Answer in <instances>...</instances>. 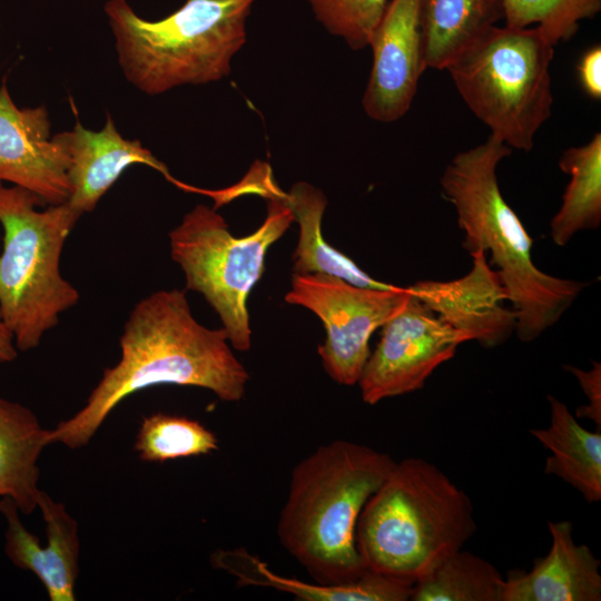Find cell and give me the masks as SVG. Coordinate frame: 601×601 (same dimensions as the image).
Segmentation results:
<instances>
[{"mask_svg": "<svg viewBox=\"0 0 601 601\" xmlns=\"http://www.w3.org/2000/svg\"><path fill=\"white\" fill-rule=\"evenodd\" d=\"M284 199L299 226L298 243L292 257L293 273L326 274L368 288L390 289L395 286L371 277L347 255L325 240L322 219L327 199L322 190L306 181H298L285 193Z\"/></svg>", "mask_w": 601, "mask_h": 601, "instance_id": "44dd1931", "label": "cell"}, {"mask_svg": "<svg viewBox=\"0 0 601 601\" xmlns=\"http://www.w3.org/2000/svg\"><path fill=\"white\" fill-rule=\"evenodd\" d=\"M407 287H361L326 274L292 275L285 302L321 318L326 331L317 353L326 373L338 384L358 383L370 357V338L405 303Z\"/></svg>", "mask_w": 601, "mask_h": 601, "instance_id": "9c48e42d", "label": "cell"}, {"mask_svg": "<svg viewBox=\"0 0 601 601\" xmlns=\"http://www.w3.org/2000/svg\"><path fill=\"white\" fill-rule=\"evenodd\" d=\"M511 152L490 135L484 142L456 154L440 185L456 210L463 248L490 253V265L497 267L516 312V336L531 342L560 321L588 283L546 274L532 260L533 240L504 199L496 176L499 164Z\"/></svg>", "mask_w": 601, "mask_h": 601, "instance_id": "7a4b0ae2", "label": "cell"}, {"mask_svg": "<svg viewBox=\"0 0 601 601\" xmlns=\"http://www.w3.org/2000/svg\"><path fill=\"white\" fill-rule=\"evenodd\" d=\"M475 531L471 497L435 464L408 457L365 503L356 546L366 570L413 585Z\"/></svg>", "mask_w": 601, "mask_h": 601, "instance_id": "277c9868", "label": "cell"}, {"mask_svg": "<svg viewBox=\"0 0 601 601\" xmlns=\"http://www.w3.org/2000/svg\"><path fill=\"white\" fill-rule=\"evenodd\" d=\"M559 168L570 176L562 203L550 221V236L556 246L566 245L582 230L601 223V132L582 146L563 151Z\"/></svg>", "mask_w": 601, "mask_h": 601, "instance_id": "7402d4cb", "label": "cell"}, {"mask_svg": "<svg viewBox=\"0 0 601 601\" xmlns=\"http://www.w3.org/2000/svg\"><path fill=\"white\" fill-rule=\"evenodd\" d=\"M119 344V362L104 371L80 411L49 430V444L87 445L120 402L155 385L201 387L225 402H238L245 394L249 374L226 331L198 323L185 290H158L139 300Z\"/></svg>", "mask_w": 601, "mask_h": 601, "instance_id": "6da1fadb", "label": "cell"}, {"mask_svg": "<svg viewBox=\"0 0 601 601\" xmlns=\"http://www.w3.org/2000/svg\"><path fill=\"white\" fill-rule=\"evenodd\" d=\"M421 3L391 0L371 39L373 61L362 106L375 121L393 122L410 110L426 69Z\"/></svg>", "mask_w": 601, "mask_h": 601, "instance_id": "7c38bea8", "label": "cell"}, {"mask_svg": "<svg viewBox=\"0 0 601 601\" xmlns=\"http://www.w3.org/2000/svg\"><path fill=\"white\" fill-rule=\"evenodd\" d=\"M408 289V288H407ZM470 337L443 322L410 290L403 306L382 326L358 385L366 404L415 392Z\"/></svg>", "mask_w": 601, "mask_h": 601, "instance_id": "30bf717a", "label": "cell"}, {"mask_svg": "<svg viewBox=\"0 0 601 601\" xmlns=\"http://www.w3.org/2000/svg\"><path fill=\"white\" fill-rule=\"evenodd\" d=\"M210 564L233 575L239 587L272 588L303 601H406L413 587L368 570L345 583L305 582L273 572L266 562L244 548L214 551Z\"/></svg>", "mask_w": 601, "mask_h": 601, "instance_id": "e0dca14e", "label": "cell"}, {"mask_svg": "<svg viewBox=\"0 0 601 601\" xmlns=\"http://www.w3.org/2000/svg\"><path fill=\"white\" fill-rule=\"evenodd\" d=\"M46 522L47 544L29 532L10 497L0 499V512L7 521L4 551L18 568L37 575L51 601H75L78 577L79 539L76 520L65 505L40 490L37 500Z\"/></svg>", "mask_w": 601, "mask_h": 601, "instance_id": "5bb4252c", "label": "cell"}, {"mask_svg": "<svg viewBox=\"0 0 601 601\" xmlns=\"http://www.w3.org/2000/svg\"><path fill=\"white\" fill-rule=\"evenodd\" d=\"M255 1L186 0L156 21L139 17L127 0H108L104 10L126 79L157 96L227 77L233 57L246 42V20Z\"/></svg>", "mask_w": 601, "mask_h": 601, "instance_id": "5b68a950", "label": "cell"}, {"mask_svg": "<svg viewBox=\"0 0 601 601\" xmlns=\"http://www.w3.org/2000/svg\"><path fill=\"white\" fill-rule=\"evenodd\" d=\"M69 166L61 132L51 136L46 107L19 108L3 80L0 86V183L32 191L43 204L60 205L68 201L72 193Z\"/></svg>", "mask_w": 601, "mask_h": 601, "instance_id": "8fae6325", "label": "cell"}, {"mask_svg": "<svg viewBox=\"0 0 601 601\" xmlns=\"http://www.w3.org/2000/svg\"><path fill=\"white\" fill-rule=\"evenodd\" d=\"M61 136L70 158L68 177L72 193L67 203L80 217L96 208L101 197L131 165H146L169 181L175 180L166 165L140 140H129L120 135L109 114L99 131L89 130L77 121L72 130L62 131Z\"/></svg>", "mask_w": 601, "mask_h": 601, "instance_id": "9a60e30c", "label": "cell"}, {"mask_svg": "<svg viewBox=\"0 0 601 601\" xmlns=\"http://www.w3.org/2000/svg\"><path fill=\"white\" fill-rule=\"evenodd\" d=\"M502 19L501 0H422L426 69L445 70Z\"/></svg>", "mask_w": 601, "mask_h": 601, "instance_id": "ffe728a7", "label": "cell"}, {"mask_svg": "<svg viewBox=\"0 0 601 601\" xmlns=\"http://www.w3.org/2000/svg\"><path fill=\"white\" fill-rule=\"evenodd\" d=\"M17 355L13 335L0 317V363L12 362Z\"/></svg>", "mask_w": 601, "mask_h": 601, "instance_id": "f1b7e54d", "label": "cell"}, {"mask_svg": "<svg viewBox=\"0 0 601 601\" xmlns=\"http://www.w3.org/2000/svg\"><path fill=\"white\" fill-rule=\"evenodd\" d=\"M578 79L584 93L593 100L601 99V46L588 48L578 65Z\"/></svg>", "mask_w": 601, "mask_h": 601, "instance_id": "83f0119b", "label": "cell"}, {"mask_svg": "<svg viewBox=\"0 0 601 601\" xmlns=\"http://www.w3.org/2000/svg\"><path fill=\"white\" fill-rule=\"evenodd\" d=\"M551 546L530 571H511L503 601H600L601 561L573 539L571 521L548 522Z\"/></svg>", "mask_w": 601, "mask_h": 601, "instance_id": "2e32d148", "label": "cell"}, {"mask_svg": "<svg viewBox=\"0 0 601 601\" xmlns=\"http://www.w3.org/2000/svg\"><path fill=\"white\" fill-rule=\"evenodd\" d=\"M147 462L207 455L218 450L216 435L196 420L156 413L142 420L134 446Z\"/></svg>", "mask_w": 601, "mask_h": 601, "instance_id": "cb8c5ba5", "label": "cell"}, {"mask_svg": "<svg viewBox=\"0 0 601 601\" xmlns=\"http://www.w3.org/2000/svg\"><path fill=\"white\" fill-rule=\"evenodd\" d=\"M505 579L487 560L462 549L412 587L413 601H503Z\"/></svg>", "mask_w": 601, "mask_h": 601, "instance_id": "603a6c76", "label": "cell"}, {"mask_svg": "<svg viewBox=\"0 0 601 601\" xmlns=\"http://www.w3.org/2000/svg\"><path fill=\"white\" fill-rule=\"evenodd\" d=\"M40 205L32 191L0 185V317L22 352L36 348L79 300L61 276L60 257L80 216L67 201L37 210Z\"/></svg>", "mask_w": 601, "mask_h": 601, "instance_id": "8992f818", "label": "cell"}, {"mask_svg": "<svg viewBox=\"0 0 601 601\" xmlns=\"http://www.w3.org/2000/svg\"><path fill=\"white\" fill-rule=\"evenodd\" d=\"M549 425L531 428V435L550 451L544 473L555 475L582 494L589 503L601 500V430L588 431L568 406L548 395Z\"/></svg>", "mask_w": 601, "mask_h": 601, "instance_id": "ac0fdd59", "label": "cell"}, {"mask_svg": "<svg viewBox=\"0 0 601 601\" xmlns=\"http://www.w3.org/2000/svg\"><path fill=\"white\" fill-rule=\"evenodd\" d=\"M553 56L554 47L536 27L495 26L445 70L490 135L529 151L552 112Z\"/></svg>", "mask_w": 601, "mask_h": 601, "instance_id": "52a82bcc", "label": "cell"}, {"mask_svg": "<svg viewBox=\"0 0 601 601\" xmlns=\"http://www.w3.org/2000/svg\"><path fill=\"white\" fill-rule=\"evenodd\" d=\"M284 195L279 189L266 198V218L244 237L233 236L223 216L203 204L169 233L171 258L184 272L186 289L204 296L218 314L231 347L242 352L252 345L249 294L265 272L269 247L295 221Z\"/></svg>", "mask_w": 601, "mask_h": 601, "instance_id": "ba28073f", "label": "cell"}, {"mask_svg": "<svg viewBox=\"0 0 601 601\" xmlns=\"http://www.w3.org/2000/svg\"><path fill=\"white\" fill-rule=\"evenodd\" d=\"M48 435L31 410L0 397V499L10 497L24 514L37 508V463Z\"/></svg>", "mask_w": 601, "mask_h": 601, "instance_id": "d6986e66", "label": "cell"}, {"mask_svg": "<svg viewBox=\"0 0 601 601\" xmlns=\"http://www.w3.org/2000/svg\"><path fill=\"white\" fill-rule=\"evenodd\" d=\"M506 27L528 28L531 24L555 47L569 41L580 23L601 11V0H501Z\"/></svg>", "mask_w": 601, "mask_h": 601, "instance_id": "d4e9b609", "label": "cell"}, {"mask_svg": "<svg viewBox=\"0 0 601 601\" xmlns=\"http://www.w3.org/2000/svg\"><path fill=\"white\" fill-rule=\"evenodd\" d=\"M395 462L367 445L335 440L294 466L277 536L315 582L345 583L366 572L356 546L358 516Z\"/></svg>", "mask_w": 601, "mask_h": 601, "instance_id": "3957f363", "label": "cell"}, {"mask_svg": "<svg viewBox=\"0 0 601 601\" xmlns=\"http://www.w3.org/2000/svg\"><path fill=\"white\" fill-rule=\"evenodd\" d=\"M472 267L452 280H418L408 290L437 317L485 348L502 345L515 332L516 312L505 306L506 290L486 253H470Z\"/></svg>", "mask_w": 601, "mask_h": 601, "instance_id": "4fadbf2b", "label": "cell"}, {"mask_svg": "<svg viewBox=\"0 0 601 601\" xmlns=\"http://www.w3.org/2000/svg\"><path fill=\"white\" fill-rule=\"evenodd\" d=\"M563 368L571 373L581 386L588 403L577 407L574 416L577 418L591 420L597 430H601V364L592 363L589 371L574 365L565 364Z\"/></svg>", "mask_w": 601, "mask_h": 601, "instance_id": "4316f807", "label": "cell"}, {"mask_svg": "<svg viewBox=\"0 0 601 601\" xmlns=\"http://www.w3.org/2000/svg\"><path fill=\"white\" fill-rule=\"evenodd\" d=\"M391 0H307L318 22L352 50L370 46Z\"/></svg>", "mask_w": 601, "mask_h": 601, "instance_id": "484cf974", "label": "cell"}]
</instances>
